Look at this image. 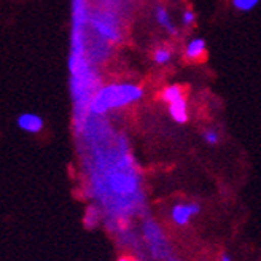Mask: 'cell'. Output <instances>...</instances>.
I'll return each mask as SVG.
<instances>
[{
  "label": "cell",
  "mask_w": 261,
  "mask_h": 261,
  "mask_svg": "<svg viewBox=\"0 0 261 261\" xmlns=\"http://www.w3.org/2000/svg\"><path fill=\"white\" fill-rule=\"evenodd\" d=\"M154 62L156 64H167L169 61L172 59V53H171V49H167V48H158L154 51Z\"/></svg>",
  "instance_id": "cell-10"
},
{
  "label": "cell",
  "mask_w": 261,
  "mask_h": 261,
  "mask_svg": "<svg viewBox=\"0 0 261 261\" xmlns=\"http://www.w3.org/2000/svg\"><path fill=\"white\" fill-rule=\"evenodd\" d=\"M161 97H163V100L166 103H172V102H175V100L184 97V88H181L180 85H171V86H167V88H164Z\"/></svg>",
  "instance_id": "cell-8"
},
{
  "label": "cell",
  "mask_w": 261,
  "mask_h": 261,
  "mask_svg": "<svg viewBox=\"0 0 261 261\" xmlns=\"http://www.w3.org/2000/svg\"><path fill=\"white\" fill-rule=\"evenodd\" d=\"M143 89L134 83H115L99 88L89 102V113L103 115L140 100Z\"/></svg>",
  "instance_id": "cell-1"
},
{
  "label": "cell",
  "mask_w": 261,
  "mask_h": 261,
  "mask_svg": "<svg viewBox=\"0 0 261 261\" xmlns=\"http://www.w3.org/2000/svg\"><path fill=\"white\" fill-rule=\"evenodd\" d=\"M89 24L93 25V28L97 31V34L100 37H103L106 40H110V42H120V32L116 31V28L109 22V21H102L99 18H91L89 19Z\"/></svg>",
  "instance_id": "cell-3"
},
{
  "label": "cell",
  "mask_w": 261,
  "mask_h": 261,
  "mask_svg": "<svg viewBox=\"0 0 261 261\" xmlns=\"http://www.w3.org/2000/svg\"><path fill=\"white\" fill-rule=\"evenodd\" d=\"M199 212L201 205L198 202H178L171 208V220L175 226L185 228Z\"/></svg>",
  "instance_id": "cell-2"
},
{
  "label": "cell",
  "mask_w": 261,
  "mask_h": 261,
  "mask_svg": "<svg viewBox=\"0 0 261 261\" xmlns=\"http://www.w3.org/2000/svg\"><path fill=\"white\" fill-rule=\"evenodd\" d=\"M154 18H156V22H158L160 25H163L169 34H172V35L177 34V29H175V25L171 19V15H169L164 7H158L154 10Z\"/></svg>",
  "instance_id": "cell-7"
},
{
  "label": "cell",
  "mask_w": 261,
  "mask_h": 261,
  "mask_svg": "<svg viewBox=\"0 0 261 261\" xmlns=\"http://www.w3.org/2000/svg\"><path fill=\"white\" fill-rule=\"evenodd\" d=\"M181 21H184L185 25H193L194 21H196V15H194V13H193L191 10H187V11L184 13V16H181Z\"/></svg>",
  "instance_id": "cell-12"
},
{
  "label": "cell",
  "mask_w": 261,
  "mask_h": 261,
  "mask_svg": "<svg viewBox=\"0 0 261 261\" xmlns=\"http://www.w3.org/2000/svg\"><path fill=\"white\" fill-rule=\"evenodd\" d=\"M16 123H18L19 129H22L24 133H31V134L40 133L45 124L43 120L37 113H22Z\"/></svg>",
  "instance_id": "cell-4"
},
{
  "label": "cell",
  "mask_w": 261,
  "mask_h": 261,
  "mask_svg": "<svg viewBox=\"0 0 261 261\" xmlns=\"http://www.w3.org/2000/svg\"><path fill=\"white\" fill-rule=\"evenodd\" d=\"M116 261H140V259L133 256V255H121V256H118V259H116Z\"/></svg>",
  "instance_id": "cell-13"
},
{
  "label": "cell",
  "mask_w": 261,
  "mask_h": 261,
  "mask_svg": "<svg viewBox=\"0 0 261 261\" xmlns=\"http://www.w3.org/2000/svg\"><path fill=\"white\" fill-rule=\"evenodd\" d=\"M231 4L239 11H252L259 4V0H231Z\"/></svg>",
  "instance_id": "cell-9"
},
{
  "label": "cell",
  "mask_w": 261,
  "mask_h": 261,
  "mask_svg": "<svg viewBox=\"0 0 261 261\" xmlns=\"http://www.w3.org/2000/svg\"><path fill=\"white\" fill-rule=\"evenodd\" d=\"M202 137H204V142L208 143V145H217V143L220 142V134L215 129H205Z\"/></svg>",
  "instance_id": "cell-11"
},
{
  "label": "cell",
  "mask_w": 261,
  "mask_h": 261,
  "mask_svg": "<svg viewBox=\"0 0 261 261\" xmlns=\"http://www.w3.org/2000/svg\"><path fill=\"white\" fill-rule=\"evenodd\" d=\"M218 261H232V256L228 252H221L218 255Z\"/></svg>",
  "instance_id": "cell-14"
},
{
  "label": "cell",
  "mask_w": 261,
  "mask_h": 261,
  "mask_svg": "<svg viewBox=\"0 0 261 261\" xmlns=\"http://www.w3.org/2000/svg\"><path fill=\"white\" fill-rule=\"evenodd\" d=\"M169 113H171L172 120L175 123L184 124L188 121V106H187V100L185 97H181L172 103H169Z\"/></svg>",
  "instance_id": "cell-5"
},
{
  "label": "cell",
  "mask_w": 261,
  "mask_h": 261,
  "mask_svg": "<svg viewBox=\"0 0 261 261\" xmlns=\"http://www.w3.org/2000/svg\"><path fill=\"white\" fill-rule=\"evenodd\" d=\"M185 55L191 61L201 59L205 55V42H204V38H193V40L187 45Z\"/></svg>",
  "instance_id": "cell-6"
}]
</instances>
